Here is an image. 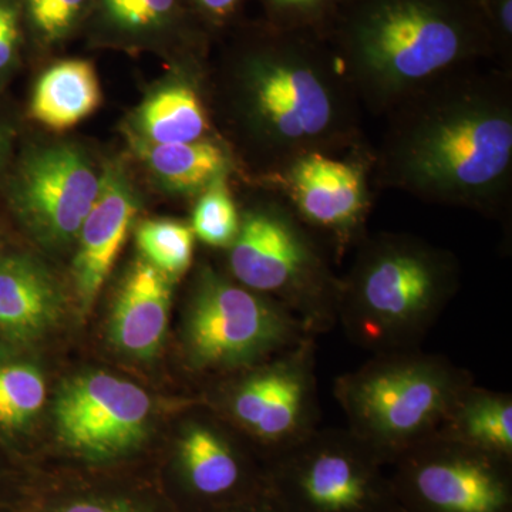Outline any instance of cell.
Masks as SVG:
<instances>
[{
	"mask_svg": "<svg viewBox=\"0 0 512 512\" xmlns=\"http://www.w3.org/2000/svg\"><path fill=\"white\" fill-rule=\"evenodd\" d=\"M148 167L158 180L177 192H195L208 188L222 177L227 167L224 151L208 141L153 144L144 153Z\"/></svg>",
	"mask_w": 512,
	"mask_h": 512,
	"instance_id": "cell-21",
	"label": "cell"
},
{
	"mask_svg": "<svg viewBox=\"0 0 512 512\" xmlns=\"http://www.w3.org/2000/svg\"><path fill=\"white\" fill-rule=\"evenodd\" d=\"M485 6H490L493 20L504 36L512 33V0H484Z\"/></svg>",
	"mask_w": 512,
	"mask_h": 512,
	"instance_id": "cell-29",
	"label": "cell"
},
{
	"mask_svg": "<svg viewBox=\"0 0 512 512\" xmlns=\"http://www.w3.org/2000/svg\"><path fill=\"white\" fill-rule=\"evenodd\" d=\"M18 40V13L6 0H0V70L5 69L12 60Z\"/></svg>",
	"mask_w": 512,
	"mask_h": 512,
	"instance_id": "cell-27",
	"label": "cell"
},
{
	"mask_svg": "<svg viewBox=\"0 0 512 512\" xmlns=\"http://www.w3.org/2000/svg\"><path fill=\"white\" fill-rule=\"evenodd\" d=\"M478 2H480L481 6H484V0H478Z\"/></svg>",
	"mask_w": 512,
	"mask_h": 512,
	"instance_id": "cell-34",
	"label": "cell"
},
{
	"mask_svg": "<svg viewBox=\"0 0 512 512\" xmlns=\"http://www.w3.org/2000/svg\"><path fill=\"white\" fill-rule=\"evenodd\" d=\"M100 187L101 177L82 151L50 147L37 151L20 167L13 204L39 237L62 244L79 234Z\"/></svg>",
	"mask_w": 512,
	"mask_h": 512,
	"instance_id": "cell-12",
	"label": "cell"
},
{
	"mask_svg": "<svg viewBox=\"0 0 512 512\" xmlns=\"http://www.w3.org/2000/svg\"><path fill=\"white\" fill-rule=\"evenodd\" d=\"M245 512H285L282 510L281 507H279L278 504L275 503L274 500H272L271 497H269L268 494L262 493L261 497H259L258 503L254 505V507L251 508V510L245 511Z\"/></svg>",
	"mask_w": 512,
	"mask_h": 512,
	"instance_id": "cell-32",
	"label": "cell"
},
{
	"mask_svg": "<svg viewBox=\"0 0 512 512\" xmlns=\"http://www.w3.org/2000/svg\"><path fill=\"white\" fill-rule=\"evenodd\" d=\"M229 249L238 284L284 306L313 336L336 325L339 284L291 218L249 212Z\"/></svg>",
	"mask_w": 512,
	"mask_h": 512,
	"instance_id": "cell-6",
	"label": "cell"
},
{
	"mask_svg": "<svg viewBox=\"0 0 512 512\" xmlns=\"http://www.w3.org/2000/svg\"><path fill=\"white\" fill-rule=\"evenodd\" d=\"M170 278L140 259L121 285L111 315V338L127 355L147 359L157 352L170 315Z\"/></svg>",
	"mask_w": 512,
	"mask_h": 512,
	"instance_id": "cell-16",
	"label": "cell"
},
{
	"mask_svg": "<svg viewBox=\"0 0 512 512\" xmlns=\"http://www.w3.org/2000/svg\"><path fill=\"white\" fill-rule=\"evenodd\" d=\"M150 412V397L137 384L92 373L70 380L57 397V433L86 456H117L144 439Z\"/></svg>",
	"mask_w": 512,
	"mask_h": 512,
	"instance_id": "cell-11",
	"label": "cell"
},
{
	"mask_svg": "<svg viewBox=\"0 0 512 512\" xmlns=\"http://www.w3.org/2000/svg\"><path fill=\"white\" fill-rule=\"evenodd\" d=\"M52 276L22 255H0V339L20 345L45 335L60 318Z\"/></svg>",
	"mask_w": 512,
	"mask_h": 512,
	"instance_id": "cell-15",
	"label": "cell"
},
{
	"mask_svg": "<svg viewBox=\"0 0 512 512\" xmlns=\"http://www.w3.org/2000/svg\"><path fill=\"white\" fill-rule=\"evenodd\" d=\"M404 512H512V460L446 437H430L393 464Z\"/></svg>",
	"mask_w": 512,
	"mask_h": 512,
	"instance_id": "cell-8",
	"label": "cell"
},
{
	"mask_svg": "<svg viewBox=\"0 0 512 512\" xmlns=\"http://www.w3.org/2000/svg\"><path fill=\"white\" fill-rule=\"evenodd\" d=\"M96 70L84 60L57 63L36 84L30 113L50 130H69L100 106Z\"/></svg>",
	"mask_w": 512,
	"mask_h": 512,
	"instance_id": "cell-18",
	"label": "cell"
},
{
	"mask_svg": "<svg viewBox=\"0 0 512 512\" xmlns=\"http://www.w3.org/2000/svg\"><path fill=\"white\" fill-rule=\"evenodd\" d=\"M292 197L303 218L340 239L349 238L365 210L363 178L352 165L311 153L291 171Z\"/></svg>",
	"mask_w": 512,
	"mask_h": 512,
	"instance_id": "cell-14",
	"label": "cell"
},
{
	"mask_svg": "<svg viewBox=\"0 0 512 512\" xmlns=\"http://www.w3.org/2000/svg\"><path fill=\"white\" fill-rule=\"evenodd\" d=\"M474 377L420 349L379 353L340 376L335 397L348 427L386 466L439 433Z\"/></svg>",
	"mask_w": 512,
	"mask_h": 512,
	"instance_id": "cell-4",
	"label": "cell"
},
{
	"mask_svg": "<svg viewBox=\"0 0 512 512\" xmlns=\"http://www.w3.org/2000/svg\"><path fill=\"white\" fill-rule=\"evenodd\" d=\"M62 512H123L109 505L97 503H77L64 508Z\"/></svg>",
	"mask_w": 512,
	"mask_h": 512,
	"instance_id": "cell-31",
	"label": "cell"
},
{
	"mask_svg": "<svg viewBox=\"0 0 512 512\" xmlns=\"http://www.w3.org/2000/svg\"><path fill=\"white\" fill-rule=\"evenodd\" d=\"M315 338L249 367L229 393L227 412L274 458L318 429Z\"/></svg>",
	"mask_w": 512,
	"mask_h": 512,
	"instance_id": "cell-9",
	"label": "cell"
},
{
	"mask_svg": "<svg viewBox=\"0 0 512 512\" xmlns=\"http://www.w3.org/2000/svg\"><path fill=\"white\" fill-rule=\"evenodd\" d=\"M202 9L214 16H227L235 9L239 0H195Z\"/></svg>",
	"mask_w": 512,
	"mask_h": 512,
	"instance_id": "cell-30",
	"label": "cell"
},
{
	"mask_svg": "<svg viewBox=\"0 0 512 512\" xmlns=\"http://www.w3.org/2000/svg\"><path fill=\"white\" fill-rule=\"evenodd\" d=\"M86 0H28L30 16L47 40L67 32L79 16Z\"/></svg>",
	"mask_w": 512,
	"mask_h": 512,
	"instance_id": "cell-26",
	"label": "cell"
},
{
	"mask_svg": "<svg viewBox=\"0 0 512 512\" xmlns=\"http://www.w3.org/2000/svg\"><path fill=\"white\" fill-rule=\"evenodd\" d=\"M180 461L191 490L205 500L232 497L247 484V466L237 447L207 424H191L184 431Z\"/></svg>",
	"mask_w": 512,
	"mask_h": 512,
	"instance_id": "cell-17",
	"label": "cell"
},
{
	"mask_svg": "<svg viewBox=\"0 0 512 512\" xmlns=\"http://www.w3.org/2000/svg\"><path fill=\"white\" fill-rule=\"evenodd\" d=\"M46 383L30 363L0 360V429H23L42 410Z\"/></svg>",
	"mask_w": 512,
	"mask_h": 512,
	"instance_id": "cell-22",
	"label": "cell"
},
{
	"mask_svg": "<svg viewBox=\"0 0 512 512\" xmlns=\"http://www.w3.org/2000/svg\"><path fill=\"white\" fill-rule=\"evenodd\" d=\"M386 464L349 429H316L271 458L265 493L285 512H396Z\"/></svg>",
	"mask_w": 512,
	"mask_h": 512,
	"instance_id": "cell-5",
	"label": "cell"
},
{
	"mask_svg": "<svg viewBox=\"0 0 512 512\" xmlns=\"http://www.w3.org/2000/svg\"><path fill=\"white\" fill-rule=\"evenodd\" d=\"M456 288L450 255L413 238L380 237L339 282L338 322L375 355L419 349Z\"/></svg>",
	"mask_w": 512,
	"mask_h": 512,
	"instance_id": "cell-2",
	"label": "cell"
},
{
	"mask_svg": "<svg viewBox=\"0 0 512 512\" xmlns=\"http://www.w3.org/2000/svg\"><path fill=\"white\" fill-rule=\"evenodd\" d=\"M396 512H404V511L400 510V508H399V510H397Z\"/></svg>",
	"mask_w": 512,
	"mask_h": 512,
	"instance_id": "cell-35",
	"label": "cell"
},
{
	"mask_svg": "<svg viewBox=\"0 0 512 512\" xmlns=\"http://www.w3.org/2000/svg\"><path fill=\"white\" fill-rule=\"evenodd\" d=\"M466 0H360L343 29L346 59L379 96H396L487 45Z\"/></svg>",
	"mask_w": 512,
	"mask_h": 512,
	"instance_id": "cell-1",
	"label": "cell"
},
{
	"mask_svg": "<svg viewBox=\"0 0 512 512\" xmlns=\"http://www.w3.org/2000/svg\"><path fill=\"white\" fill-rule=\"evenodd\" d=\"M311 336L284 306L212 271L202 274L185 322L188 359L200 370L249 369Z\"/></svg>",
	"mask_w": 512,
	"mask_h": 512,
	"instance_id": "cell-7",
	"label": "cell"
},
{
	"mask_svg": "<svg viewBox=\"0 0 512 512\" xmlns=\"http://www.w3.org/2000/svg\"><path fill=\"white\" fill-rule=\"evenodd\" d=\"M393 157L413 190L447 201L484 200L511 167V110L484 93L444 97L412 120Z\"/></svg>",
	"mask_w": 512,
	"mask_h": 512,
	"instance_id": "cell-3",
	"label": "cell"
},
{
	"mask_svg": "<svg viewBox=\"0 0 512 512\" xmlns=\"http://www.w3.org/2000/svg\"><path fill=\"white\" fill-rule=\"evenodd\" d=\"M174 0H104L109 18L124 29L160 25L173 10Z\"/></svg>",
	"mask_w": 512,
	"mask_h": 512,
	"instance_id": "cell-25",
	"label": "cell"
},
{
	"mask_svg": "<svg viewBox=\"0 0 512 512\" xmlns=\"http://www.w3.org/2000/svg\"><path fill=\"white\" fill-rule=\"evenodd\" d=\"M138 211V202L119 168H107L101 177L99 197L79 231V249L74 259V281L82 309L96 301L119 258L128 231Z\"/></svg>",
	"mask_w": 512,
	"mask_h": 512,
	"instance_id": "cell-13",
	"label": "cell"
},
{
	"mask_svg": "<svg viewBox=\"0 0 512 512\" xmlns=\"http://www.w3.org/2000/svg\"><path fill=\"white\" fill-rule=\"evenodd\" d=\"M5 147H6L5 136H3L2 131H0V158H2V156H3V151H5Z\"/></svg>",
	"mask_w": 512,
	"mask_h": 512,
	"instance_id": "cell-33",
	"label": "cell"
},
{
	"mask_svg": "<svg viewBox=\"0 0 512 512\" xmlns=\"http://www.w3.org/2000/svg\"><path fill=\"white\" fill-rule=\"evenodd\" d=\"M138 127L156 146L200 141L207 128L200 99L183 84L165 87L141 106Z\"/></svg>",
	"mask_w": 512,
	"mask_h": 512,
	"instance_id": "cell-20",
	"label": "cell"
},
{
	"mask_svg": "<svg viewBox=\"0 0 512 512\" xmlns=\"http://www.w3.org/2000/svg\"><path fill=\"white\" fill-rule=\"evenodd\" d=\"M315 50L292 40L249 70L252 109L266 133L288 147L315 140L338 117V97Z\"/></svg>",
	"mask_w": 512,
	"mask_h": 512,
	"instance_id": "cell-10",
	"label": "cell"
},
{
	"mask_svg": "<svg viewBox=\"0 0 512 512\" xmlns=\"http://www.w3.org/2000/svg\"><path fill=\"white\" fill-rule=\"evenodd\" d=\"M268 2L278 12L288 16L289 20H303L313 18L333 0H268Z\"/></svg>",
	"mask_w": 512,
	"mask_h": 512,
	"instance_id": "cell-28",
	"label": "cell"
},
{
	"mask_svg": "<svg viewBox=\"0 0 512 512\" xmlns=\"http://www.w3.org/2000/svg\"><path fill=\"white\" fill-rule=\"evenodd\" d=\"M439 436L512 460V396L476 384L461 394Z\"/></svg>",
	"mask_w": 512,
	"mask_h": 512,
	"instance_id": "cell-19",
	"label": "cell"
},
{
	"mask_svg": "<svg viewBox=\"0 0 512 512\" xmlns=\"http://www.w3.org/2000/svg\"><path fill=\"white\" fill-rule=\"evenodd\" d=\"M239 215L222 177L201 195L192 214L195 237L215 248H229L237 238Z\"/></svg>",
	"mask_w": 512,
	"mask_h": 512,
	"instance_id": "cell-24",
	"label": "cell"
},
{
	"mask_svg": "<svg viewBox=\"0 0 512 512\" xmlns=\"http://www.w3.org/2000/svg\"><path fill=\"white\" fill-rule=\"evenodd\" d=\"M137 245L148 264L174 278L190 268L195 235L191 227L177 221H146L136 234Z\"/></svg>",
	"mask_w": 512,
	"mask_h": 512,
	"instance_id": "cell-23",
	"label": "cell"
}]
</instances>
